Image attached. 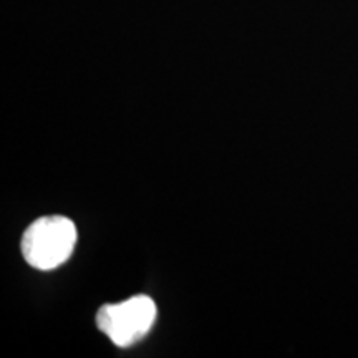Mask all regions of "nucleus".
Segmentation results:
<instances>
[{"label":"nucleus","mask_w":358,"mask_h":358,"mask_svg":"<svg viewBox=\"0 0 358 358\" xmlns=\"http://www.w3.org/2000/svg\"><path fill=\"white\" fill-rule=\"evenodd\" d=\"M77 244V226L65 216H43L27 227L22 254L29 266L53 271L69 261Z\"/></svg>","instance_id":"obj_1"},{"label":"nucleus","mask_w":358,"mask_h":358,"mask_svg":"<svg viewBox=\"0 0 358 358\" xmlns=\"http://www.w3.org/2000/svg\"><path fill=\"white\" fill-rule=\"evenodd\" d=\"M156 303L148 295H134L120 303H106L96 313V327L115 345L129 347L150 332Z\"/></svg>","instance_id":"obj_2"}]
</instances>
